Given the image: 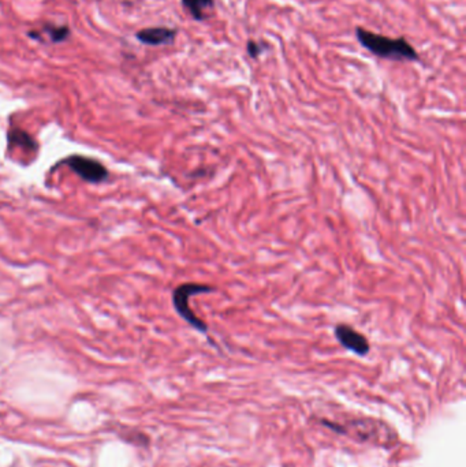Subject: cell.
<instances>
[{
	"mask_svg": "<svg viewBox=\"0 0 466 467\" xmlns=\"http://www.w3.org/2000/svg\"><path fill=\"white\" fill-rule=\"evenodd\" d=\"M135 37L145 45H166L174 43L176 37V31L169 28H148L140 31Z\"/></svg>",
	"mask_w": 466,
	"mask_h": 467,
	"instance_id": "5b68a950",
	"label": "cell"
},
{
	"mask_svg": "<svg viewBox=\"0 0 466 467\" xmlns=\"http://www.w3.org/2000/svg\"><path fill=\"white\" fill-rule=\"evenodd\" d=\"M44 32L51 37L53 43L65 42L69 37V28L67 26H56V25H47L44 28Z\"/></svg>",
	"mask_w": 466,
	"mask_h": 467,
	"instance_id": "ba28073f",
	"label": "cell"
},
{
	"mask_svg": "<svg viewBox=\"0 0 466 467\" xmlns=\"http://www.w3.org/2000/svg\"><path fill=\"white\" fill-rule=\"evenodd\" d=\"M268 48V45L264 43H257L253 40H249L247 44V52L252 59H257L265 49Z\"/></svg>",
	"mask_w": 466,
	"mask_h": 467,
	"instance_id": "9c48e42d",
	"label": "cell"
},
{
	"mask_svg": "<svg viewBox=\"0 0 466 467\" xmlns=\"http://www.w3.org/2000/svg\"><path fill=\"white\" fill-rule=\"evenodd\" d=\"M182 6L196 21H204L211 15L215 0H181Z\"/></svg>",
	"mask_w": 466,
	"mask_h": 467,
	"instance_id": "8992f818",
	"label": "cell"
},
{
	"mask_svg": "<svg viewBox=\"0 0 466 467\" xmlns=\"http://www.w3.org/2000/svg\"><path fill=\"white\" fill-rule=\"evenodd\" d=\"M62 163L89 183H100L108 178V171L106 170V167L100 162L90 158L72 156Z\"/></svg>",
	"mask_w": 466,
	"mask_h": 467,
	"instance_id": "3957f363",
	"label": "cell"
},
{
	"mask_svg": "<svg viewBox=\"0 0 466 467\" xmlns=\"http://www.w3.org/2000/svg\"><path fill=\"white\" fill-rule=\"evenodd\" d=\"M216 289L210 285H203V283H196V282H189L179 285L174 291H172V305L175 312L179 314V317L188 323L192 328L199 331L200 334L207 335L208 334V325L204 320L196 316V313L190 309L189 299L200 294H212L215 293Z\"/></svg>",
	"mask_w": 466,
	"mask_h": 467,
	"instance_id": "7a4b0ae2",
	"label": "cell"
},
{
	"mask_svg": "<svg viewBox=\"0 0 466 467\" xmlns=\"http://www.w3.org/2000/svg\"><path fill=\"white\" fill-rule=\"evenodd\" d=\"M8 141L13 142L14 145H21V146H28L31 149L35 148V141L33 138L25 133L24 130L21 128H13L8 134Z\"/></svg>",
	"mask_w": 466,
	"mask_h": 467,
	"instance_id": "52a82bcc",
	"label": "cell"
},
{
	"mask_svg": "<svg viewBox=\"0 0 466 467\" xmlns=\"http://www.w3.org/2000/svg\"><path fill=\"white\" fill-rule=\"evenodd\" d=\"M356 37L365 49L383 59L410 60V62L420 60L417 51L403 37L391 39L387 36L376 35L364 28H356Z\"/></svg>",
	"mask_w": 466,
	"mask_h": 467,
	"instance_id": "6da1fadb",
	"label": "cell"
},
{
	"mask_svg": "<svg viewBox=\"0 0 466 467\" xmlns=\"http://www.w3.org/2000/svg\"><path fill=\"white\" fill-rule=\"evenodd\" d=\"M334 335L343 348H346L347 351L358 357H365L371 351L369 340L367 339L361 332L354 330L351 325L338 324L334 328Z\"/></svg>",
	"mask_w": 466,
	"mask_h": 467,
	"instance_id": "277c9868",
	"label": "cell"
}]
</instances>
